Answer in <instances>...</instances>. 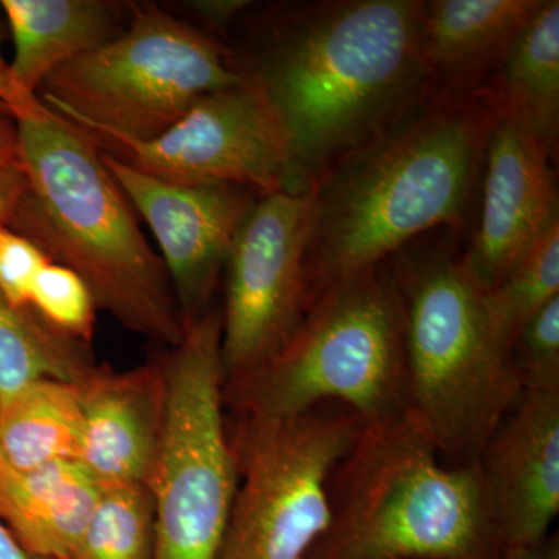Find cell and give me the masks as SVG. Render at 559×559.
<instances>
[{
	"label": "cell",
	"instance_id": "cell-31",
	"mask_svg": "<svg viewBox=\"0 0 559 559\" xmlns=\"http://www.w3.org/2000/svg\"><path fill=\"white\" fill-rule=\"evenodd\" d=\"M502 559H559L558 535H549L535 546L503 550Z\"/></svg>",
	"mask_w": 559,
	"mask_h": 559
},
{
	"label": "cell",
	"instance_id": "cell-2",
	"mask_svg": "<svg viewBox=\"0 0 559 559\" xmlns=\"http://www.w3.org/2000/svg\"><path fill=\"white\" fill-rule=\"evenodd\" d=\"M498 116L485 90L436 95L312 191L308 308L342 280L392 259L423 231L465 218Z\"/></svg>",
	"mask_w": 559,
	"mask_h": 559
},
{
	"label": "cell",
	"instance_id": "cell-25",
	"mask_svg": "<svg viewBox=\"0 0 559 559\" xmlns=\"http://www.w3.org/2000/svg\"><path fill=\"white\" fill-rule=\"evenodd\" d=\"M510 356L522 393L559 390V296L521 326Z\"/></svg>",
	"mask_w": 559,
	"mask_h": 559
},
{
	"label": "cell",
	"instance_id": "cell-3",
	"mask_svg": "<svg viewBox=\"0 0 559 559\" xmlns=\"http://www.w3.org/2000/svg\"><path fill=\"white\" fill-rule=\"evenodd\" d=\"M16 128L27 191L9 227L75 272L124 329L178 347L187 325L170 277L97 143L47 106Z\"/></svg>",
	"mask_w": 559,
	"mask_h": 559
},
{
	"label": "cell",
	"instance_id": "cell-11",
	"mask_svg": "<svg viewBox=\"0 0 559 559\" xmlns=\"http://www.w3.org/2000/svg\"><path fill=\"white\" fill-rule=\"evenodd\" d=\"M95 143L135 170L168 182L294 193L285 134L270 103L249 79L202 95L159 138Z\"/></svg>",
	"mask_w": 559,
	"mask_h": 559
},
{
	"label": "cell",
	"instance_id": "cell-9",
	"mask_svg": "<svg viewBox=\"0 0 559 559\" xmlns=\"http://www.w3.org/2000/svg\"><path fill=\"white\" fill-rule=\"evenodd\" d=\"M364 423L337 404L293 417L238 414L237 489L216 559H308L331 522V485Z\"/></svg>",
	"mask_w": 559,
	"mask_h": 559
},
{
	"label": "cell",
	"instance_id": "cell-32",
	"mask_svg": "<svg viewBox=\"0 0 559 559\" xmlns=\"http://www.w3.org/2000/svg\"><path fill=\"white\" fill-rule=\"evenodd\" d=\"M0 559H31L2 521H0Z\"/></svg>",
	"mask_w": 559,
	"mask_h": 559
},
{
	"label": "cell",
	"instance_id": "cell-16",
	"mask_svg": "<svg viewBox=\"0 0 559 559\" xmlns=\"http://www.w3.org/2000/svg\"><path fill=\"white\" fill-rule=\"evenodd\" d=\"M543 0H432L421 14L430 92L466 97L487 87Z\"/></svg>",
	"mask_w": 559,
	"mask_h": 559
},
{
	"label": "cell",
	"instance_id": "cell-26",
	"mask_svg": "<svg viewBox=\"0 0 559 559\" xmlns=\"http://www.w3.org/2000/svg\"><path fill=\"white\" fill-rule=\"evenodd\" d=\"M46 253L9 226H0V293L16 308H31L36 275L49 263Z\"/></svg>",
	"mask_w": 559,
	"mask_h": 559
},
{
	"label": "cell",
	"instance_id": "cell-8",
	"mask_svg": "<svg viewBox=\"0 0 559 559\" xmlns=\"http://www.w3.org/2000/svg\"><path fill=\"white\" fill-rule=\"evenodd\" d=\"M164 373V426L148 480L153 559H216L237 489L224 415L221 312L189 323Z\"/></svg>",
	"mask_w": 559,
	"mask_h": 559
},
{
	"label": "cell",
	"instance_id": "cell-19",
	"mask_svg": "<svg viewBox=\"0 0 559 559\" xmlns=\"http://www.w3.org/2000/svg\"><path fill=\"white\" fill-rule=\"evenodd\" d=\"M500 116L521 121L557 157L559 2L543 0L485 87Z\"/></svg>",
	"mask_w": 559,
	"mask_h": 559
},
{
	"label": "cell",
	"instance_id": "cell-28",
	"mask_svg": "<svg viewBox=\"0 0 559 559\" xmlns=\"http://www.w3.org/2000/svg\"><path fill=\"white\" fill-rule=\"evenodd\" d=\"M25 191L27 180L21 168L0 167V226H10Z\"/></svg>",
	"mask_w": 559,
	"mask_h": 559
},
{
	"label": "cell",
	"instance_id": "cell-30",
	"mask_svg": "<svg viewBox=\"0 0 559 559\" xmlns=\"http://www.w3.org/2000/svg\"><path fill=\"white\" fill-rule=\"evenodd\" d=\"M0 167L21 168L17 159L16 120L0 105Z\"/></svg>",
	"mask_w": 559,
	"mask_h": 559
},
{
	"label": "cell",
	"instance_id": "cell-6",
	"mask_svg": "<svg viewBox=\"0 0 559 559\" xmlns=\"http://www.w3.org/2000/svg\"><path fill=\"white\" fill-rule=\"evenodd\" d=\"M224 403L263 417L337 404L364 425L407 412L403 301L389 260L312 301L274 358L224 385Z\"/></svg>",
	"mask_w": 559,
	"mask_h": 559
},
{
	"label": "cell",
	"instance_id": "cell-24",
	"mask_svg": "<svg viewBox=\"0 0 559 559\" xmlns=\"http://www.w3.org/2000/svg\"><path fill=\"white\" fill-rule=\"evenodd\" d=\"M28 307L58 333L86 347L91 344L97 305L75 272L51 261L44 264L33 283Z\"/></svg>",
	"mask_w": 559,
	"mask_h": 559
},
{
	"label": "cell",
	"instance_id": "cell-17",
	"mask_svg": "<svg viewBox=\"0 0 559 559\" xmlns=\"http://www.w3.org/2000/svg\"><path fill=\"white\" fill-rule=\"evenodd\" d=\"M100 495L76 462L16 469L0 459V521L28 557L70 559Z\"/></svg>",
	"mask_w": 559,
	"mask_h": 559
},
{
	"label": "cell",
	"instance_id": "cell-22",
	"mask_svg": "<svg viewBox=\"0 0 559 559\" xmlns=\"http://www.w3.org/2000/svg\"><path fill=\"white\" fill-rule=\"evenodd\" d=\"M154 506L146 484L100 485L70 559H153Z\"/></svg>",
	"mask_w": 559,
	"mask_h": 559
},
{
	"label": "cell",
	"instance_id": "cell-23",
	"mask_svg": "<svg viewBox=\"0 0 559 559\" xmlns=\"http://www.w3.org/2000/svg\"><path fill=\"white\" fill-rule=\"evenodd\" d=\"M559 296V221L525 253L496 288L484 293L489 326L510 353L518 331L544 305Z\"/></svg>",
	"mask_w": 559,
	"mask_h": 559
},
{
	"label": "cell",
	"instance_id": "cell-33",
	"mask_svg": "<svg viewBox=\"0 0 559 559\" xmlns=\"http://www.w3.org/2000/svg\"><path fill=\"white\" fill-rule=\"evenodd\" d=\"M31 559H55V558H39V557H31Z\"/></svg>",
	"mask_w": 559,
	"mask_h": 559
},
{
	"label": "cell",
	"instance_id": "cell-5",
	"mask_svg": "<svg viewBox=\"0 0 559 559\" xmlns=\"http://www.w3.org/2000/svg\"><path fill=\"white\" fill-rule=\"evenodd\" d=\"M389 263L403 301L407 411L444 462L469 465L522 399L510 353L463 257L399 252Z\"/></svg>",
	"mask_w": 559,
	"mask_h": 559
},
{
	"label": "cell",
	"instance_id": "cell-18",
	"mask_svg": "<svg viewBox=\"0 0 559 559\" xmlns=\"http://www.w3.org/2000/svg\"><path fill=\"white\" fill-rule=\"evenodd\" d=\"M0 5L13 35L11 80L27 97H38L53 70L123 32L119 7L102 0H2Z\"/></svg>",
	"mask_w": 559,
	"mask_h": 559
},
{
	"label": "cell",
	"instance_id": "cell-15",
	"mask_svg": "<svg viewBox=\"0 0 559 559\" xmlns=\"http://www.w3.org/2000/svg\"><path fill=\"white\" fill-rule=\"evenodd\" d=\"M79 389L76 463L100 485H148L164 426V364L127 371L95 367Z\"/></svg>",
	"mask_w": 559,
	"mask_h": 559
},
{
	"label": "cell",
	"instance_id": "cell-4",
	"mask_svg": "<svg viewBox=\"0 0 559 559\" xmlns=\"http://www.w3.org/2000/svg\"><path fill=\"white\" fill-rule=\"evenodd\" d=\"M479 462L450 465L409 411L364 425L334 474L308 559H499Z\"/></svg>",
	"mask_w": 559,
	"mask_h": 559
},
{
	"label": "cell",
	"instance_id": "cell-13",
	"mask_svg": "<svg viewBox=\"0 0 559 559\" xmlns=\"http://www.w3.org/2000/svg\"><path fill=\"white\" fill-rule=\"evenodd\" d=\"M554 159L535 132L499 114L485 148L479 226L463 255L484 293L496 288L559 221Z\"/></svg>",
	"mask_w": 559,
	"mask_h": 559
},
{
	"label": "cell",
	"instance_id": "cell-12",
	"mask_svg": "<svg viewBox=\"0 0 559 559\" xmlns=\"http://www.w3.org/2000/svg\"><path fill=\"white\" fill-rule=\"evenodd\" d=\"M102 159L159 242L183 322L209 312L235 238L259 197L238 186H182L102 151Z\"/></svg>",
	"mask_w": 559,
	"mask_h": 559
},
{
	"label": "cell",
	"instance_id": "cell-1",
	"mask_svg": "<svg viewBox=\"0 0 559 559\" xmlns=\"http://www.w3.org/2000/svg\"><path fill=\"white\" fill-rule=\"evenodd\" d=\"M421 0H323L293 7L252 68L277 117L294 193L311 194L353 154L429 98Z\"/></svg>",
	"mask_w": 559,
	"mask_h": 559
},
{
	"label": "cell",
	"instance_id": "cell-7",
	"mask_svg": "<svg viewBox=\"0 0 559 559\" xmlns=\"http://www.w3.org/2000/svg\"><path fill=\"white\" fill-rule=\"evenodd\" d=\"M246 76L215 40L157 9L134 10L117 38L40 84V102L94 142L159 138L202 95Z\"/></svg>",
	"mask_w": 559,
	"mask_h": 559
},
{
	"label": "cell",
	"instance_id": "cell-27",
	"mask_svg": "<svg viewBox=\"0 0 559 559\" xmlns=\"http://www.w3.org/2000/svg\"><path fill=\"white\" fill-rule=\"evenodd\" d=\"M0 105L3 106L14 120L32 119L46 109L39 97H27L14 86L10 75V66L0 53Z\"/></svg>",
	"mask_w": 559,
	"mask_h": 559
},
{
	"label": "cell",
	"instance_id": "cell-21",
	"mask_svg": "<svg viewBox=\"0 0 559 559\" xmlns=\"http://www.w3.org/2000/svg\"><path fill=\"white\" fill-rule=\"evenodd\" d=\"M95 369L86 345L47 325L0 293V404L40 380L81 381Z\"/></svg>",
	"mask_w": 559,
	"mask_h": 559
},
{
	"label": "cell",
	"instance_id": "cell-14",
	"mask_svg": "<svg viewBox=\"0 0 559 559\" xmlns=\"http://www.w3.org/2000/svg\"><path fill=\"white\" fill-rule=\"evenodd\" d=\"M477 462L502 550L546 539L559 511V390L522 393Z\"/></svg>",
	"mask_w": 559,
	"mask_h": 559
},
{
	"label": "cell",
	"instance_id": "cell-29",
	"mask_svg": "<svg viewBox=\"0 0 559 559\" xmlns=\"http://www.w3.org/2000/svg\"><path fill=\"white\" fill-rule=\"evenodd\" d=\"M189 9L197 13L198 17L213 27L227 25L231 20L249 9L250 2L246 0H197L190 2Z\"/></svg>",
	"mask_w": 559,
	"mask_h": 559
},
{
	"label": "cell",
	"instance_id": "cell-10",
	"mask_svg": "<svg viewBox=\"0 0 559 559\" xmlns=\"http://www.w3.org/2000/svg\"><path fill=\"white\" fill-rule=\"evenodd\" d=\"M310 212V194H260L235 238L224 267V385L274 358L308 310L305 250Z\"/></svg>",
	"mask_w": 559,
	"mask_h": 559
},
{
	"label": "cell",
	"instance_id": "cell-20",
	"mask_svg": "<svg viewBox=\"0 0 559 559\" xmlns=\"http://www.w3.org/2000/svg\"><path fill=\"white\" fill-rule=\"evenodd\" d=\"M80 389L40 380L0 404V459L16 469L79 462Z\"/></svg>",
	"mask_w": 559,
	"mask_h": 559
}]
</instances>
